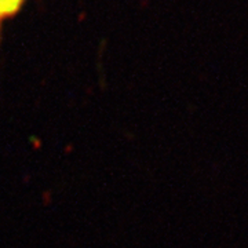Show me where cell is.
Segmentation results:
<instances>
[{
	"label": "cell",
	"instance_id": "obj_1",
	"mask_svg": "<svg viewBox=\"0 0 248 248\" xmlns=\"http://www.w3.org/2000/svg\"><path fill=\"white\" fill-rule=\"evenodd\" d=\"M27 0H0V45L3 39V27L4 24L14 19L24 10Z\"/></svg>",
	"mask_w": 248,
	"mask_h": 248
}]
</instances>
